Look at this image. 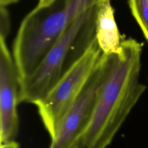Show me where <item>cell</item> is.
I'll use <instances>...</instances> for the list:
<instances>
[{
  "mask_svg": "<svg viewBox=\"0 0 148 148\" xmlns=\"http://www.w3.org/2000/svg\"><path fill=\"white\" fill-rule=\"evenodd\" d=\"M104 55L70 108L49 148H72L87 128L92 115L97 95L104 74Z\"/></svg>",
  "mask_w": 148,
  "mask_h": 148,
  "instance_id": "277c9868",
  "label": "cell"
},
{
  "mask_svg": "<svg viewBox=\"0 0 148 148\" xmlns=\"http://www.w3.org/2000/svg\"><path fill=\"white\" fill-rule=\"evenodd\" d=\"M102 54L95 39L47 96L36 105L51 139L55 136L63 119L82 91Z\"/></svg>",
  "mask_w": 148,
  "mask_h": 148,
  "instance_id": "3957f363",
  "label": "cell"
},
{
  "mask_svg": "<svg viewBox=\"0 0 148 148\" xmlns=\"http://www.w3.org/2000/svg\"><path fill=\"white\" fill-rule=\"evenodd\" d=\"M19 0H0V5L6 6L8 5L14 3Z\"/></svg>",
  "mask_w": 148,
  "mask_h": 148,
  "instance_id": "8fae6325",
  "label": "cell"
},
{
  "mask_svg": "<svg viewBox=\"0 0 148 148\" xmlns=\"http://www.w3.org/2000/svg\"><path fill=\"white\" fill-rule=\"evenodd\" d=\"M56 0H39L38 3L36 6L38 8H45L51 5Z\"/></svg>",
  "mask_w": 148,
  "mask_h": 148,
  "instance_id": "9c48e42d",
  "label": "cell"
},
{
  "mask_svg": "<svg viewBox=\"0 0 148 148\" xmlns=\"http://www.w3.org/2000/svg\"><path fill=\"white\" fill-rule=\"evenodd\" d=\"M0 148H19V145L17 142L13 141L0 145Z\"/></svg>",
  "mask_w": 148,
  "mask_h": 148,
  "instance_id": "30bf717a",
  "label": "cell"
},
{
  "mask_svg": "<svg viewBox=\"0 0 148 148\" xmlns=\"http://www.w3.org/2000/svg\"><path fill=\"white\" fill-rule=\"evenodd\" d=\"M97 4L76 17L34 72L20 80L19 103L36 105L43 100L86 52L95 39Z\"/></svg>",
  "mask_w": 148,
  "mask_h": 148,
  "instance_id": "7a4b0ae2",
  "label": "cell"
},
{
  "mask_svg": "<svg viewBox=\"0 0 148 148\" xmlns=\"http://www.w3.org/2000/svg\"><path fill=\"white\" fill-rule=\"evenodd\" d=\"M128 3L148 42V0H128Z\"/></svg>",
  "mask_w": 148,
  "mask_h": 148,
  "instance_id": "52a82bcc",
  "label": "cell"
},
{
  "mask_svg": "<svg viewBox=\"0 0 148 148\" xmlns=\"http://www.w3.org/2000/svg\"><path fill=\"white\" fill-rule=\"evenodd\" d=\"M19 82L17 68L6 40L0 39V145L15 141L18 134Z\"/></svg>",
  "mask_w": 148,
  "mask_h": 148,
  "instance_id": "5b68a950",
  "label": "cell"
},
{
  "mask_svg": "<svg viewBox=\"0 0 148 148\" xmlns=\"http://www.w3.org/2000/svg\"><path fill=\"white\" fill-rule=\"evenodd\" d=\"M10 17L6 6L0 5V38L5 39L10 31Z\"/></svg>",
  "mask_w": 148,
  "mask_h": 148,
  "instance_id": "ba28073f",
  "label": "cell"
},
{
  "mask_svg": "<svg viewBox=\"0 0 148 148\" xmlns=\"http://www.w3.org/2000/svg\"><path fill=\"white\" fill-rule=\"evenodd\" d=\"M143 43L123 39L119 50L104 54V74L91 120L72 148H107L146 89L139 80Z\"/></svg>",
  "mask_w": 148,
  "mask_h": 148,
  "instance_id": "6da1fadb",
  "label": "cell"
},
{
  "mask_svg": "<svg viewBox=\"0 0 148 148\" xmlns=\"http://www.w3.org/2000/svg\"><path fill=\"white\" fill-rule=\"evenodd\" d=\"M95 39L102 52L105 55L116 53L123 40L114 16L110 0L97 4L95 20Z\"/></svg>",
  "mask_w": 148,
  "mask_h": 148,
  "instance_id": "8992f818",
  "label": "cell"
}]
</instances>
